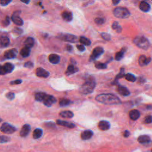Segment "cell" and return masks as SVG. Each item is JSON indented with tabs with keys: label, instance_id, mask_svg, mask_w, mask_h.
<instances>
[{
	"label": "cell",
	"instance_id": "6da1fadb",
	"mask_svg": "<svg viewBox=\"0 0 152 152\" xmlns=\"http://www.w3.org/2000/svg\"><path fill=\"white\" fill-rule=\"evenodd\" d=\"M95 100L100 103L104 104H120L121 101L120 99L116 95L111 93H103L98 94L96 96Z\"/></svg>",
	"mask_w": 152,
	"mask_h": 152
},
{
	"label": "cell",
	"instance_id": "7a4b0ae2",
	"mask_svg": "<svg viewBox=\"0 0 152 152\" xmlns=\"http://www.w3.org/2000/svg\"><path fill=\"white\" fill-rule=\"evenodd\" d=\"M96 87V81L94 77L89 76L86 78V81L79 88L81 93L87 94L92 93Z\"/></svg>",
	"mask_w": 152,
	"mask_h": 152
},
{
	"label": "cell",
	"instance_id": "3957f363",
	"mask_svg": "<svg viewBox=\"0 0 152 152\" xmlns=\"http://www.w3.org/2000/svg\"><path fill=\"white\" fill-rule=\"evenodd\" d=\"M133 42L134 44L136 46H137L138 48L144 50L147 49L150 46V42L144 36H137L134 39Z\"/></svg>",
	"mask_w": 152,
	"mask_h": 152
},
{
	"label": "cell",
	"instance_id": "277c9868",
	"mask_svg": "<svg viewBox=\"0 0 152 152\" xmlns=\"http://www.w3.org/2000/svg\"><path fill=\"white\" fill-rule=\"evenodd\" d=\"M113 13L115 17L119 18H126L130 15L129 10L127 8L122 7H116L113 10Z\"/></svg>",
	"mask_w": 152,
	"mask_h": 152
},
{
	"label": "cell",
	"instance_id": "5b68a950",
	"mask_svg": "<svg viewBox=\"0 0 152 152\" xmlns=\"http://www.w3.org/2000/svg\"><path fill=\"white\" fill-rule=\"evenodd\" d=\"M57 37L58 39L63 41L70 43H75L78 40V38L76 36L68 33H60Z\"/></svg>",
	"mask_w": 152,
	"mask_h": 152
},
{
	"label": "cell",
	"instance_id": "8992f818",
	"mask_svg": "<svg viewBox=\"0 0 152 152\" xmlns=\"http://www.w3.org/2000/svg\"><path fill=\"white\" fill-rule=\"evenodd\" d=\"M16 130L17 129L14 126L7 122L3 123L1 126V131L7 134H12L15 132Z\"/></svg>",
	"mask_w": 152,
	"mask_h": 152
},
{
	"label": "cell",
	"instance_id": "52a82bcc",
	"mask_svg": "<svg viewBox=\"0 0 152 152\" xmlns=\"http://www.w3.org/2000/svg\"><path fill=\"white\" fill-rule=\"evenodd\" d=\"M14 69V65L11 63H5L3 65L1 66L0 74L1 75H5L6 74L11 72Z\"/></svg>",
	"mask_w": 152,
	"mask_h": 152
},
{
	"label": "cell",
	"instance_id": "ba28073f",
	"mask_svg": "<svg viewBox=\"0 0 152 152\" xmlns=\"http://www.w3.org/2000/svg\"><path fill=\"white\" fill-rule=\"evenodd\" d=\"M104 52V49L102 47H96L95 48L93 52L91 55L90 56V61H93L97 58H98L100 55H102Z\"/></svg>",
	"mask_w": 152,
	"mask_h": 152
},
{
	"label": "cell",
	"instance_id": "9c48e42d",
	"mask_svg": "<svg viewBox=\"0 0 152 152\" xmlns=\"http://www.w3.org/2000/svg\"><path fill=\"white\" fill-rule=\"evenodd\" d=\"M20 12V11H16L13 13L11 17L12 21L18 26H22L23 24V21L19 16Z\"/></svg>",
	"mask_w": 152,
	"mask_h": 152
},
{
	"label": "cell",
	"instance_id": "30bf717a",
	"mask_svg": "<svg viewBox=\"0 0 152 152\" xmlns=\"http://www.w3.org/2000/svg\"><path fill=\"white\" fill-rule=\"evenodd\" d=\"M56 99L54 96L52 95L46 94V96H45L43 101V103L46 106L50 107L53 103H56Z\"/></svg>",
	"mask_w": 152,
	"mask_h": 152
},
{
	"label": "cell",
	"instance_id": "8fae6325",
	"mask_svg": "<svg viewBox=\"0 0 152 152\" xmlns=\"http://www.w3.org/2000/svg\"><path fill=\"white\" fill-rule=\"evenodd\" d=\"M17 50L15 49H11L6 50L4 53V58L5 59H13L15 58L17 55Z\"/></svg>",
	"mask_w": 152,
	"mask_h": 152
},
{
	"label": "cell",
	"instance_id": "7c38bea8",
	"mask_svg": "<svg viewBox=\"0 0 152 152\" xmlns=\"http://www.w3.org/2000/svg\"><path fill=\"white\" fill-rule=\"evenodd\" d=\"M36 75L39 77L47 78L49 75V72L43 68L39 67L36 69Z\"/></svg>",
	"mask_w": 152,
	"mask_h": 152
},
{
	"label": "cell",
	"instance_id": "4fadbf2b",
	"mask_svg": "<svg viewBox=\"0 0 152 152\" xmlns=\"http://www.w3.org/2000/svg\"><path fill=\"white\" fill-rule=\"evenodd\" d=\"M31 130V126L30 125L28 124H24L20 132V135L21 137H26L28 135V134H29L30 131Z\"/></svg>",
	"mask_w": 152,
	"mask_h": 152
},
{
	"label": "cell",
	"instance_id": "5bb4252c",
	"mask_svg": "<svg viewBox=\"0 0 152 152\" xmlns=\"http://www.w3.org/2000/svg\"><path fill=\"white\" fill-rule=\"evenodd\" d=\"M151 60V58L146 57L145 55H141L138 58V64L140 66H143L148 65L150 62Z\"/></svg>",
	"mask_w": 152,
	"mask_h": 152
},
{
	"label": "cell",
	"instance_id": "9a60e30c",
	"mask_svg": "<svg viewBox=\"0 0 152 152\" xmlns=\"http://www.w3.org/2000/svg\"><path fill=\"white\" fill-rule=\"evenodd\" d=\"M56 124L58 125L67 127L68 128H74L75 127V125L74 124H73L72 122H70L60 120V119H58L56 121Z\"/></svg>",
	"mask_w": 152,
	"mask_h": 152
},
{
	"label": "cell",
	"instance_id": "2e32d148",
	"mask_svg": "<svg viewBox=\"0 0 152 152\" xmlns=\"http://www.w3.org/2000/svg\"><path fill=\"white\" fill-rule=\"evenodd\" d=\"M117 91L123 96H128L130 94V91L126 87L120 85L117 87Z\"/></svg>",
	"mask_w": 152,
	"mask_h": 152
},
{
	"label": "cell",
	"instance_id": "e0dca14e",
	"mask_svg": "<svg viewBox=\"0 0 152 152\" xmlns=\"http://www.w3.org/2000/svg\"><path fill=\"white\" fill-rule=\"evenodd\" d=\"M99 128L102 131L108 130L110 127V123L107 121H100L98 124Z\"/></svg>",
	"mask_w": 152,
	"mask_h": 152
},
{
	"label": "cell",
	"instance_id": "ac0fdd59",
	"mask_svg": "<svg viewBox=\"0 0 152 152\" xmlns=\"http://www.w3.org/2000/svg\"><path fill=\"white\" fill-rule=\"evenodd\" d=\"M93 135V132L91 130L87 129L84 131L81 134V138L83 140H87L90 139Z\"/></svg>",
	"mask_w": 152,
	"mask_h": 152
},
{
	"label": "cell",
	"instance_id": "d6986e66",
	"mask_svg": "<svg viewBox=\"0 0 152 152\" xmlns=\"http://www.w3.org/2000/svg\"><path fill=\"white\" fill-rule=\"evenodd\" d=\"M61 15H62V17L63 18V19L67 22L71 21L72 20V14L71 12H70L69 11H67V10L64 11L62 12Z\"/></svg>",
	"mask_w": 152,
	"mask_h": 152
},
{
	"label": "cell",
	"instance_id": "ffe728a7",
	"mask_svg": "<svg viewBox=\"0 0 152 152\" xmlns=\"http://www.w3.org/2000/svg\"><path fill=\"white\" fill-rule=\"evenodd\" d=\"M48 59L50 63L53 64H57L60 61V57L56 54H50L48 56Z\"/></svg>",
	"mask_w": 152,
	"mask_h": 152
},
{
	"label": "cell",
	"instance_id": "44dd1931",
	"mask_svg": "<svg viewBox=\"0 0 152 152\" xmlns=\"http://www.w3.org/2000/svg\"><path fill=\"white\" fill-rule=\"evenodd\" d=\"M78 68L77 66H75L74 65L71 64L68 66L65 72V74L66 75H70L71 74H73L78 72Z\"/></svg>",
	"mask_w": 152,
	"mask_h": 152
},
{
	"label": "cell",
	"instance_id": "7402d4cb",
	"mask_svg": "<svg viewBox=\"0 0 152 152\" xmlns=\"http://www.w3.org/2000/svg\"><path fill=\"white\" fill-rule=\"evenodd\" d=\"M129 118L132 120L135 121V120L138 119L140 118V112L138 110L133 109V110H131L129 112Z\"/></svg>",
	"mask_w": 152,
	"mask_h": 152
},
{
	"label": "cell",
	"instance_id": "603a6c76",
	"mask_svg": "<svg viewBox=\"0 0 152 152\" xmlns=\"http://www.w3.org/2000/svg\"><path fill=\"white\" fill-rule=\"evenodd\" d=\"M140 10L144 12H148L150 10V5L147 2L141 1L139 5Z\"/></svg>",
	"mask_w": 152,
	"mask_h": 152
},
{
	"label": "cell",
	"instance_id": "cb8c5ba5",
	"mask_svg": "<svg viewBox=\"0 0 152 152\" xmlns=\"http://www.w3.org/2000/svg\"><path fill=\"white\" fill-rule=\"evenodd\" d=\"M24 44V46L27 47L28 48H31L34 45V39L31 37H28L25 40Z\"/></svg>",
	"mask_w": 152,
	"mask_h": 152
},
{
	"label": "cell",
	"instance_id": "d4e9b609",
	"mask_svg": "<svg viewBox=\"0 0 152 152\" xmlns=\"http://www.w3.org/2000/svg\"><path fill=\"white\" fill-rule=\"evenodd\" d=\"M138 141L141 144H147L150 141V138L146 135H140L138 138Z\"/></svg>",
	"mask_w": 152,
	"mask_h": 152
},
{
	"label": "cell",
	"instance_id": "484cf974",
	"mask_svg": "<svg viewBox=\"0 0 152 152\" xmlns=\"http://www.w3.org/2000/svg\"><path fill=\"white\" fill-rule=\"evenodd\" d=\"M126 49L125 48H123L120 51L118 52L116 54H115V59L116 61H120L121 60L124 56V54H125V52H126Z\"/></svg>",
	"mask_w": 152,
	"mask_h": 152
},
{
	"label": "cell",
	"instance_id": "4316f807",
	"mask_svg": "<svg viewBox=\"0 0 152 152\" xmlns=\"http://www.w3.org/2000/svg\"><path fill=\"white\" fill-rule=\"evenodd\" d=\"M59 115L64 118H72L74 116V113L69 110H64L61 112Z\"/></svg>",
	"mask_w": 152,
	"mask_h": 152
},
{
	"label": "cell",
	"instance_id": "83f0119b",
	"mask_svg": "<svg viewBox=\"0 0 152 152\" xmlns=\"http://www.w3.org/2000/svg\"><path fill=\"white\" fill-rule=\"evenodd\" d=\"M21 56L23 58H26L28 57L30 54V48H28L27 47L24 46V48H23L20 52Z\"/></svg>",
	"mask_w": 152,
	"mask_h": 152
},
{
	"label": "cell",
	"instance_id": "f1b7e54d",
	"mask_svg": "<svg viewBox=\"0 0 152 152\" xmlns=\"http://www.w3.org/2000/svg\"><path fill=\"white\" fill-rule=\"evenodd\" d=\"M43 135V131L40 128H36L33 131V137L34 139H39Z\"/></svg>",
	"mask_w": 152,
	"mask_h": 152
},
{
	"label": "cell",
	"instance_id": "f546056e",
	"mask_svg": "<svg viewBox=\"0 0 152 152\" xmlns=\"http://www.w3.org/2000/svg\"><path fill=\"white\" fill-rule=\"evenodd\" d=\"M46 96V94L43 92H38L35 94V96H34L35 100L38 102H43Z\"/></svg>",
	"mask_w": 152,
	"mask_h": 152
},
{
	"label": "cell",
	"instance_id": "4dcf8cb0",
	"mask_svg": "<svg viewBox=\"0 0 152 152\" xmlns=\"http://www.w3.org/2000/svg\"><path fill=\"white\" fill-rule=\"evenodd\" d=\"M10 39L7 36H1V46L2 48L7 47L10 45Z\"/></svg>",
	"mask_w": 152,
	"mask_h": 152
},
{
	"label": "cell",
	"instance_id": "1f68e13d",
	"mask_svg": "<svg viewBox=\"0 0 152 152\" xmlns=\"http://www.w3.org/2000/svg\"><path fill=\"white\" fill-rule=\"evenodd\" d=\"M112 28L115 30L117 33H121L122 31V27L119 24L118 22L114 21L112 24Z\"/></svg>",
	"mask_w": 152,
	"mask_h": 152
},
{
	"label": "cell",
	"instance_id": "d6a6232c",
	"mask_svg": "<svg viewBox=\"0 0 152 152\" xmlns=\"http://www.w3.org/2000/svg\"><path fill=\"white\" fill-rule=\"evenodd\" d=\"M80 43H81L82 44L86 46H89L91 45V41L89 39H88L87 37L84 36H81L80 37Z\"/></svg>",
	"mask_w": 152,
	"mask_h": 152
},
{
	"label": "cell",
	"instance_id": "836d02e7",
	"mask_svg": "<svg viewBox=\"0 0 152 152\" xmlns=\"http://www.w3.org/2000/svg\"><path fill=\"white\" fill-rule=\"evenodd\" d=\"M71 102L67 99H62L59 101V106L61 107H65L66 106H68Z\"/></svg>",
	"mask_w": 152,
	"mask_h": 152
},
{
	"label": "cell",
	"instance_id": "e575fe53",
	"mask_svg": "<svg viewBox=\"0 0 152 152\" xmlns=\"http://www.w3.org/2000/svg\"><path fill=\"white\" fill-rule=\"evenodd\" d=\"M125 78L126 80H128V81H130V82H134L136 81L135 76L130 73H128V74H125Z\"/></svg>",
	"mask_w": 152,
	"mask_h": 152
},
{
	"label": "cell",
	"instance_id": "d590c367",
	"mask_svg": "<svg viewBox=\"0 0 152 152\" xmlns=\"http://www.w3.org/2000/svg\"><path fill=\"white\" fill-rule=\"evenodd\" d=\"M95 67L97 69H104L107 67V63H102V62H96L94 64Z\"/></svg>",
	"mask_w": 152,
	"mask_h": 152
},
{
	"label": "cell",
	"instance_id": "8d00e7d4",
	"mask_svg": "<svg viewBox=\"0 0 152 152\" xmlns=\"http://www.w3.org/2000/svg\"><path fill=\"white\" fill-rule=\"evenodd\" d=\"M125 73H124V68H121V69H120L119 73L116 75L115 81H116V80H117L118 79L121 78H122V77H125Z\"/></svg>",
	"mask_w": 152,
	"mask_h": 152
},
{
	"label": "cell",
	"instance_id": "74e56055",
	"mask_svg": "<svg viewBox=\"0 0 152 152\" xmlns=\"http://www.w3.org/2000/svg\"><path fill=\"white\" fill-rule=\"evenodd\" d=\"M11 138L5 135H1V138H0V142L1 144L2 143H5V142H9L10 141Z\"/></svg>",
	"mask_w": 152,
	"mask_h": 152
},
{
	"label": "cell",
	"instance_id": "f35d334b",
	"mask_svg": "<svg viewBox=\"0 0 152 152\" xmlns=\"http://www.w3.org/2000/svg\"><path fill=\"white\" fill-rule=\"evenodd\" d=\"M101 36L104 40H107V41L110 40V39H111V36L109 34L107 33H101Z\"/></svg>",
	"mask_w": 152,
	"mask_h": 152
},
{
	"label": "cell",
	"instance_id": "ab89813d",
	"mask_svg": "<svg viewBox=\"0 0 152 152\" xmlns=\"http://www.w3.org/2000/svg\"><path fill=\"white\" fill-rule=\"evenodd\" d=\"M10 24V18L7 16L5 17V18L2 21V25L4 26V27H7L8 26L9 24Z\"/></svg>",
	"mask_w": 152,
	"mask_h": 152
},
{
	"label": "cell",
	"instance_id": "60d3db41",
	"mask_svg": "<svg viewBox=\"0 0 152 152\" xmlns=\"http://www.w3.org/2000/svg\"><path fill=\"white\" fill-rule=\"evenodd\" d=\"M104 21H105V20L100 17H97L94 19V22L97 24H103L104 23Z\"/></svg>",
	"mask_w": 152,
	"mask_h": 152
},
{
	"label": "cell",
	"instance_id": "b9f144b4",
	"mask_svg": "<svg viewBox=\"0 0 152 152\" xmlns=\"http://www.w3.org/2000/svg\"><path fill=\"white\" fill-rule=\"evenodd\" d=\"M5 96H6V97H7L8 100H12L14 99V97H15V94H14V93H12V92H8V93L6 94Z\"/></svg>",
	"mask_w": 152,
	"mask_h": 152
},
{
	"label": "cell",
	"instance_id": "7bdbcfd3",
	"mask_svg": "<svg viewBox=\"0 0 152 152\" xmlns=\"http://www.w3.org/2000/svg\"><path fill=\"white\" fill-rule=\"evenodd\" d=\"M144 122L146 124H150L152 122V116L148 115L145 117L144 118Z\"/></svg>",
	"mask_w": 152,
	"mask_h": 152
},
{
	"label": "cell",
	"instance_id": "ee69618b",
	"mask_svg": "<svg viewBox=\"0 0 152 152\" xmlns=\"http://www.w3.org/2000/svg\"><path fill=\"white\" fill-rule=\"evenodd\" d=\"M12 31L15 33V34H21L23 33V30L21 28H18V27H15L13 30Z\"/></svg>",
	"mask_w": 152,
	"mask_h": 152
},
{
	"label": "cell",
	"instance_id": "f6af8a7d",
	"mask_svg": "<svg viewBox=\"0 0 152 152\" xmlns=\"http://www.w3.org/2000/svg\"><path fill=\"white\" fill-rule=\"evenodd\" d=\"M24 66L25 68H31L33 66V64L31 61H27L24 64Z\"/></svg>",
	"mask_w": 152,
	"mask_h": 152
},
{
	"label": "cell",
	"instance_id": "bcb514c9",
	"mask_svg": "<svg viewBox=\"0 0 152 152\" xmlns=\"http://www.w3.org/2000/svg\"><path fill=\"white\" fill-rule=\"evenodd\" d=\"M22 83V80H14V81H12L10 83V84L11 85H17V84H20Z\"/></svg>",
	"mask_w": 152,
	"mask_h": 152
},
{
	"label": "cell",
	"instance_id": "7dc6e473",
	"mask_svg": "<svg viewBox=\"0 0 152 152\" xmlns=\"http://www.w3.org/2000/svg\"><path fill=\"white\" fill-rule=\"evenodd\" d=\"M77 48L80 52H84L85 50V49H86L84 46L83 45H77Z\"/></svg>",
	"mask_w": 152,
	"mask_h": 152
},
{
	"label": "cell",
	"instance_id": "c3c4849f",
	"mask_svg": "<svg viewBox=\"0 0 152 152\" xmlns=\"http://www.w3.org/2000/svg\"><path fill=\"white\" fill-rule=\"evenodd\" d=\"M10 2H11V1L2 0V1H1V5H7Z\"/></svg>",
	"mask_w": 152,
	"mask_h": 152
},
{
	"label": "cell",
	"instance_id": "681fc988",
	"mask_svg": "<svg viewBox=\"0 0 152 152\" xmlns=\"http://www.w3.org/2000/svg\"><path fill=\"white\" fill-rule=\"evenodd\" d=\"M66 50L68 52H71L72 50H73V48H72V46L70 45H67L66 46V48H65Z\"/></svg>",
	"mask_w": 152,
	"mask_h": 152
},
{
	"label": "cell",
	"instance_id": "f907efd6",
	"mask_svg": "<svg viewBox=\"0 0 152 152\" xmlns=\"http://www.w3.org/2000/svg\"><path fill=\"white\" fill-rule=\"evenodd\" d=\"M46 126L50 127V128L55 127V125L54 123H53V122H48L46 124Z\"/></svg>",
	"mask_w": 152,
	"mask_h": 152
},
{
	"label": "cell",
	"instance_id": "816d5d0a",
	"mask_svg": "<svg viewBox=\"0 0 152 152\" xmlns=\"http://www.w3.org/2000/svg\"><path fill=\"white\" fill-rule=\"evenodd\" d=\"M129 135H130V132H129V131H128V130H126V131H124V137H128L129 136Z\"/></svg>",
	"mask_w": 152,
	"mask_h": 152
},
{
	"label": "cell",
	"instance_id": "f5cc1de1",
	"mask_svg": "<svg viewBox=\"0 0 152 152\" xmlns=\"http://www.w3.org/2000/svg\"><path fill=\"white\" fill-rule=\"evenodd\" d=\"M119 2H120V1H115V0L112 1V3H113V5H117V4H119Z\"/></svg>",
	"mask_w": 152,
	"mask_h": 152
},
{
	"label": "cell",
	"instance_id": "db71d44e",
	"mask_svg": "<svg viewBox=\"0 0 152 152\" xmlns=\"http://www.w3.org/2000/svg\"><path fill=\"white\" fill-rule=\"evenodd\" d=\"M138 81H139V82H140V83H144V82L145 81V80H144V79L142 80V79H141V77H140V78H138Z\"/></svg>",
	"mask_w": 152,
	"mask_h": 152
},
{
	"label": "cell",
	"instance_id": "11a10c76",
	"mask_svg": "<svg viewBox=\"0 0 152 152\" xmlns=\"http://www.w3.org/2000/svg\"><path fill=\"white\" fill-rule=\"evenodd\" d=\"M23 3H26V4H28L30 2V1H21Z\"/></svg>",
	"mask_w": 152,
	"mask_h": 152
},
{
	"label": "cell",
	"instance_id": "9f6ffc18",
	"mask_svg": "<svg viewBox=\"0 0 152 152\" xmlns=\"http://www.w3.org/2000/svg\"></svg>",
	"mask_w": 152,
	"mask_h": 152
}]
</instances>
